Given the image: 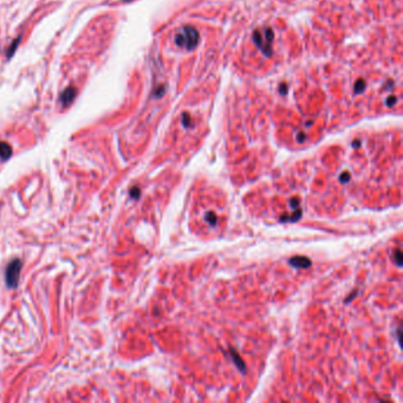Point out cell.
Wrapping results in <instances>:
<instances>
[{
	"label": "cell",
	"mask_w": 403,
	"mask_h": 403,
	"mask_svg": "<svg viewBox=\"0 0 403 403\" xmlns=\"http://www.w3.org/2000/svg\"><path fill=\"white\" fill-rule=\"evenodd\" d=\"M175 41L180 47L190 50L194 47H197L199 41V34L195 31V29L190 28V26H186V28H182L180 30L179 33L176 34Z\"/></svg>",
	"instance_id": "cell-1"
},
{
	"label": "cell",
	"mask_w": 403,
	"mask_h": 403,
	"mask_svg": "<svg viewBox=\"0 0 403 403\" xmlns=\"http://www.w3.org/2000/svg\"><path fill=\"white\" fill-rule=\"evenodd\" d=\"M22 262L19 259L13 260L12 263L9 264L6 268V283L10 287H16L19 279V273H20Z\"/></svg>",
	"instance_id": "cell-2"
},
{
	"label": "cell",
	"mask_w": 403,
	"mask_h": 403,
	"mask_svg": "<svg viewBox=\"0 0 403 403\" xmlns=\"http://www.w3.org/2000/svg\"><path fill=\"white\" fill-rule=\"evenodd\" d=\"M75 96H76V89H75V88L74 87L68 88V89L64 90L63 94L60 95V102H62V104L64 107H67V105L70 104L72 101H74Z\"/></svg>",
	"instance_id": "cell-3"
},
{
	"label": "cell",
	"mask_w": 403,
	"mask_h": 403,
	"mask_svg": "<svg viewBox=\"0 0 403 403\" xmlns=\"http://www.w3.org/2000/svg\"><path fill=\"white\" fill-rule=\"evenodd\" d=\"M290 264L294 267L305 268L310 266L311 260L309 258H306V257H294V258L290 259Z\"/></svg>",
	"instance_id": "cell-4"
},
{
	"label": "cell",
	"mask_w": 403,
	"mask_h": 403,
	"mask_svg": "<svg viewBox=\"0 0 403 403\" xmlns=\"http://www.w3.org/2000/svg\"><path fill=\"white\" fill-rule=\"evenodd\" d=\"M12 154V148L6 142H0V159L7 160Z\"/></svg>",
	"instance_id": "cell-5"
},
{
	"label": "cell",
	"mask_w": 403,
	"mask_h": 403,
	"mask_svg": "<svg viewBox=\"0 0 403 403\" xmlns=\"http://www.w3.org/2000/svg\"><path fill=\"white\" fill-rule=\"evenodd\" d=\"M206 221L208 222V224L210 225V226H214L217 224V221H218V218H217V216H216V213H213V212H208L206 214Z\"/></svg>",
	"instance_id": "cell-6"
},
{
	"label": "cell",
	"mask_w": 403,
	"mask_h": 403,
	"mask_svg": "<svg viewBox=\"0 0 403 403\" xmlns=\"http://www.w3.org/2000/svg\"><path fill=\"white\" fill-rule=\"evenodd\" d=\"M349 180H350V174H349L348 172H345L341 175V182H348Z\"/></svg>",
	"instance_id": "cell-7"
},
{
	"label": "cell",
	"mask_w": 403,
	"mask_h": 403,
	"mask_svg": "<svg viewBox=\"0 0 403 403\" xmlns=\"http://www.w3.org/2000/svg\"><path fill=\"white\" fill-rule=\"evenodd\" d=\"M130 194H132L133 198H139L140 189H139V188H133V189L130 190Z\"/></svg>",
	"instance_id": "cell-8"
},
{
	"label": "cell",
	"mask_w": 403,
	"mask_h": 403,
	"mask_svg": "<svg viewBox=\"0 0 403 403\" xmlns=\"http://www.w3.org/2000/svg\"><path fill=\"white\" fill-rule=\"evenodd\" d=\"M395 252H396V263H397V265H401V262H402L401 251L400 249H397V251H395Z\"/></svg>",
	"instance_id": "cell-9"
},
{
	"label": "cell",
	"mask_w": 403,
	"mask_h": 403,
	"mask_svg": "<svg viewBox=\"0 0 403 403\" xmlns=\"http://www.w3.org/2000/svg\"><path fill=\"white\" fill-rule=\"evenodd\" d=\"M291 203H292V207H293V208H295V209H297L298 207H299V201H298V199L293 198L292 200H291Z\"/></svg>",
	"instance_id": "cell-10"
}]
</instances>
